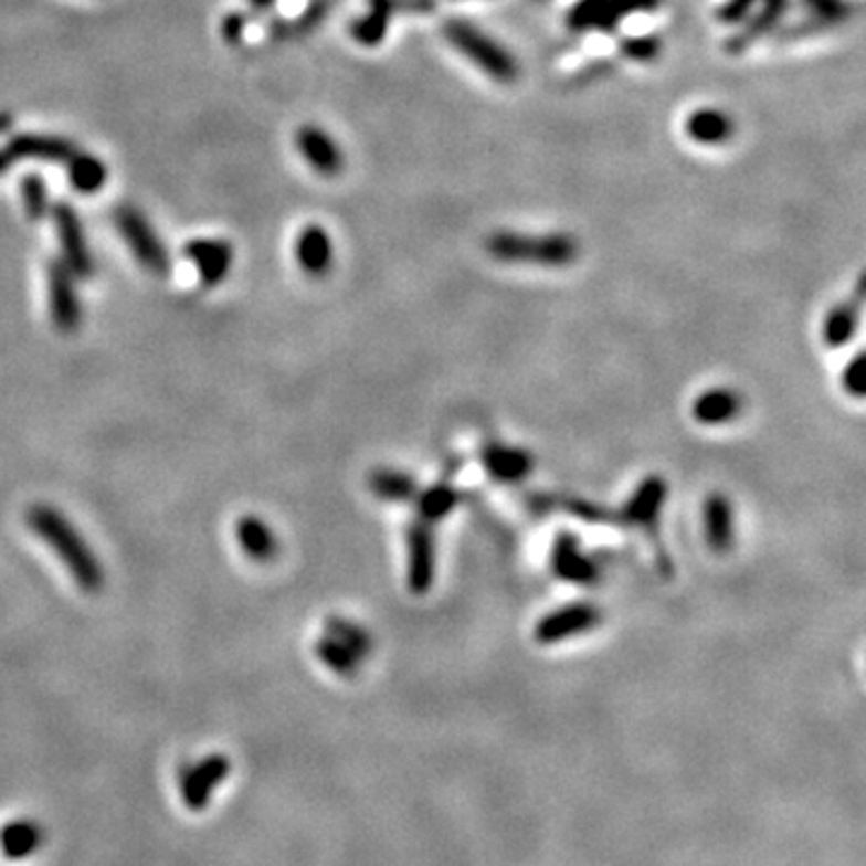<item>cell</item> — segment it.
<instances>
[{
  "label": "cell",
  "mask_w": 866,
  "mask_h": 866,
  "mask_svg": "<svg viewBox=\"0 0 866 866\" xmlns=\"http://www.w3.org/2000/svg\"><path fill=\"white\" fill-rule=\"evenodd\" d=\"M30 530L56 553L59 561L67 568L75 583L85 592H99L104 588V566L97 553L80 535L77 527L67 520L59 508L53 506H32L27 513Z\"/></svg>",
  "instance_id": "cell-1"
},
{
  "label": "cell",
  "mask_w": 866,
  "mask_h": 866,
  "mask_svg": "<svg viewBox=\"0 0 866 866\" xmlns=\"http://www.w3.org/2000/svg\"><path fill=\"white\" fill-rule=\"evenodd\" d=\"M486 251H489L492 258L500 263H527L547 267L571 265L578 258V243L568 234L525 236L498 232L486 241Z\"/></svg>",
  "instance_id": "cell-2"
},
{
  "label": "cell",
  "mask_w": 866,
  "mask_h": 866,
  "mask_svg": "<svg viewBox=\"0 0 866 866\" xmlns=\"http://www.w3.org/2000/svg\"><path fill=\"white\" fill-rule=\"evenodd\" d=\"M445 39L496 83L508 85L518 77V63L510 56V51L504 44L494 42L479 27L465 20H453L445 24Z\"/></svg>",
  "instance_id": "cell-3"
},
{
  "label": "cell",
  "mask_w": 866,
  "mask_h": 866,
  "mask_svg": "<svg viewBox=\"0 0 866 866\" xmlns=\"http://www.w3.org/2000/svg\"><path fill=\"white\" fill-rule=\"evenodd\" d=\"M114 224L118 229L120 239L126 241V246L135 255L147 273L155 277L169 275V253L165 243L157 236L152 224L147 222V216L133 205H118L114 208Z\"/></svg>",
  "instance_id": "cell-4"
},
{
  "label": "cell",
  "mask_w": 866,
  "mask_h": 866,
  "mask_svg": "<svg viewBox=\"0 0 866 866\" xmlns=\"http://www.w3.org/2000/svg\"><path fill=\"white\" fill-rule=\"evenodd\" d=\"M600 624H602L600 606H594L590 602H571L559 609H551L549 614L541 616L535 624L532 635L539 645H557L578 638V635L583 633H590Z\"/></svg>",
  "instance_id": "cell-5"
},
{
  "label": "cell",
  "mask_w": 866,
  "mask_h": 866,
  "mask_svg": "<svg viewBox=\"0 0 866 866\" xmlns=\"http://www.w3.org/2000/svg\"><path fill=\"white\" fill-rule=\"evenodd\" d=\"M51 214H53V224H56V234L61 241L63 263L77 279H89L94 275V261H92V253L87 246L83 222H80L75 208L71 205V202L61 200V202H56V205H53Z\"/></svg>",
  "instance_id": "cell-6"
},
{
  "label": "cell",
  "mask_w": 866,
  "mask_h": 866,
  "mask_svg": "<svg viewBox=\"0 0 866 866\" xmlns=\"http://www.w3.org/2000/svg\"><path fill=\"white\" fill-rule=\"evenodd\" d=\"M46 279L53 325H56V330L63 335L77 332L80 323H83V304H80V294L75 287L77 277L67 270L63 261H51Z\"/></svg>",
  "instance_id": "cell-7"
},
{
  "label": "cell",
  "mask_w": 866,
  "mask_h": 866,
  "mask_svg": "<svg viewBox=\"0 0 866 866\" xmlns=\"http://www.w3.org/2000/svg\"><path fill=\"white\" fill-rule=\"evenodd\" d=\"M436 580V535L433 525L414 520L408 527V588L426 594Z\"/></svg>",
  "instance_id": "cell-8"
},
{
  "label": "cell",
  "mask_w": 866,
  "mask_h": 866,
  "mask_svg": "<svg viewBox=\"0 0 866 866\" xmlns=\"http://www.w3.org/2000/svg\"><path fill=\"white\" fill-rule=\"evenodd\" d=\"M551 571L563 583L571 585H594L600 580V566L590 553L580 547V539L573 532H559L551 545Z\"/></svg>",
  "instance_id": "cell-9"
},
{
  "label": "cell",
  "mask_w": 866,
  "mask_h": 866,
  "mask_svg": "<svg viewBox=\"0 0 866 866\" xmlns=\"http://www.w3.org/2000/svg\"><path fill=\"white\" fill-rule=\"evenodd\" d=\"M232 763L222 753L205 756L202 761L188 765L181 773V796L191 811H202L212 800L214 790L226 780Z\"/></svg>",
  "instance_id": "cell-10"
},
{
  "label": "cell",
  "mask_w": 866,
  "mask_h": 866,
  "mask_svg": "<svg viewBox=\"0 0 866 866\" xmlns=\"http://www.w3.org/2000/svg\"><path fill=\"white\" fill-rule=\"evenodd\" d=\"M479 460L486 475L496 484H520L530 477L535 469V457L530 455V451L498 441L486 443L479 451Z\"/></svg>",
  "instance_id": "cell-11"
},
{
  "label": "cell",
  "mask_w": 866,
  "mask_h": 866,
  "mask_svg": "<svg viewBox=\"0 0 866 866\" xmlns=\"http://www.w3.org/2000/svg\"><path fill=\"white\" fill-rule=\"evenodd\" d=\"M667 500V482L659 475L645 477L621 508V520L626 525L643 527V530L653 532L659 522V513L665 508Z\"/></svg>",
  "instance_id": "cell-12"
},
{
  "label": "cell",
  "mask_w": 866,
  "mask_h": 866,
  "mask_svg": "<svg viewBox=\"0 0 866 866\" xmlns=\"http://www.w3.org/2000/svg\"><path fill=\"white\" fill-rule=\"evenodd\" d=\"M186 258L196 263L200 282L205 287H216L224 282L234 265V249L222 239H193L186 243Z\"/></svg>",
  "instance_id": "cell-13"
},
{
  "label": "cell",
  "mask_w": 866,
  "mask_h": 866,
  "mask_svg": "<svg viewBox=\"0 0 866 866\" xmlns=\"http://www.w3.org/2000/svg\"><path fill=\"white\" fill-rule=\"evenodd\" d=\"M6 150L12 155V159H32V161H49V165H59V161H67L75 152L77 147L61 138V135H44V133H18L10 135Z\"/></svg>",
  "instance_id": "cell-14"
},
{
  "label": "cell",
  "mask_w": 866,
  "mask_h": 866,
  "mask_svg": "<svg viewBox=\"0 0 866 866\" xmlns=\"http://www.w3.org/2000/svg\"><path fill=\"white\" fill-rule=\"evenodd\" d=\"M296 147L320 176H337L345 169L340 145L330 138V133H325L318 126L308 124L296 130Z\"/></svg>",
  "instance_id": "cell-15"
},
{
  "label": "cell",
  "mask_w": 866,
  "mask_h": 866,
  "mask_svg": "<svg viewBox=\"0 0 866 866\" xmlns=\"http://www.w3.org/2000/svg\"><path fill=\"white\" fill-rule=\"evenodd\" d=\"M703 532H706L708 545L715 551L725 553L735 547V506L725 494H708L706 504H703Z\"/></svg>",
  "instance_id": "cell-16"
},
{
  "label": "cell",
  "mask_w": 866,
  "mask_h": 866,
  "mask_svg": "<svg viewBox=\"0 0 866 866\" xmlns=\"http://www.w3.org/2000/svg\"><path fill=\"white\" fill-rule=\"evenodd\" d=\"M332 239L320 224H308L296 239V261L308 277H325L332 267Z\"/></svg>",
  "instance_id": "cell-17"
},
{
  "label": "cell",
  "mask_w": 866,
  "mask_h": 866,
  "mask_svg": "<svg viewBox=\"0 0 866 866\" xmlns=\"http://www.w3.org/2000/svg\"><path fill=\"white\" fill-rule=\"evenodd\" d=\"M655 0H585V3L575 6L571 12V24L575 30H588V27H598V30H609L624 18L626 12L650 8Z\"/></svg>",
  "instance_id": "cell-18"
},
{
  "label": "cell",
  "mask_w": 866,
  "mask_h": 866,
  "mask_svg": "<svg viewBox=\"0 0 866 866\" xmlns=\"http://www.w3.org/2000/svg\"><path fill=\"white\" fill-rule=\"evenodd\" d=\"M743 400L732 388H710L696 398L691 414L700 426H725L741 414Z\"/></svg>",
  "instance_id": "cell-19"
},
{
  "label": "cell",
  "mask_w": 866,
  "mask_h": 866,
  "mask_svg": "<svg viewBox=\"0 0 866 866\" xmlns=\"http://www.w3.org/2000/svg\"><path fill=\"white\" fill-rule=\"evenodd\" d=\"M684 133L698 145H722L735 135V120L722 108L700 106L686 116Z\"/></svg>",
  "instance_id": "cell-20"
},
{
  "label": "cell",
  "mask_w": 866,
  "mask_h": 866,
  "mask_svg": "<svg viewBox=\"0 0 866 866\" xmlns=\"http://www.w3.org/2000/svg\"><path fill=\"white\" fill-rule=\"evenodd\" d=\"M236 539L243 553L255 563L275 561L279 553V539L273 527L258 516H243L236 525Z\"/></svg>",
  "instance_id": "cell-21"
},
{
  "label": "cell",
  "mask_w": 866,
  "mask_h": 866,
  "mask_svg": "<svg viewBox=\"0 0 866 866\" xmlns=\"http://www.w3.org/2000/svg\"><path fill=\"white\" fill-rule=\"evenodd\" d=\"M44 845V828L30 819L8 821L0 828V852L8 859H27Z\"/></svg>",
  "instance_id": "cell-22"
},
{
  "label": "cell",
  "mask_w": 866,
  "mask_h": 866,
  "mask_svg": "<svg viewBox=\"0 0 866 866\" xmlns=\"http://www.w3.org/2000/svg\"><path fill=\"white\" fill-rule=\"evenodd\" d=\"M416 506V518L424 520L429 525H436L445 520L460 504V492L448 479H441L436 484H431L429 489H419L416 498L412 500Z\"/></svg>",
  "instance_id": "cell-23"
},
{
  "label": "cell",
  "mask_w": 866,
  "mask_h": 866,
  "mask_svg": "<svg viewBox=\"0 0 866 866\" xmlns=\"http://www.w3.org/2000/svg\"><path fill=\"white\" fill-rule=\"evenodd\" d=\"M369 489L376 498L386 500V504H412L419 494L416 479L402 469L381 467L373 469L369 477Z\"/></svg>",
  "instance_id": "cell-24"
},
{
  "label": "cell",
  "mask_w": 866,
  "mask_h": 866,
  "mask_svg": "<svg viewBox=\"0 0 866 866\" xmlns=\"http://www.w3.org/2000/svg\"><path fill=\"white\" fill-rule=\"evenodd\" d=\"M859 328V302L837 304L821 323V340L825 347L841 349L855 337Z\"/></svg>",
  "instance_id": "cell-25"
},
{
  "label": "cell",
  "mask_w": 866,
  "mask_h": 866,
  "mask_svg": "<svg viewBox=\"0 0 866 866\" xmlns=\"http://www.w3.org/2000/svg\"><path fill=\"white\" fill-rule=\"evenodd\" d=\"M65 165H67V181H71V186L75 188L77 193L94 196L106 186L108 171L99 157L77 150L71 159L65 161Z\"/></svg>",
  "instance_id": "cell-26"
},
{
  "label": "cell",
  "mask_w": 866,
  "mask_h": 866,
  "mask_svg": "<svg viewBox=\"0 0 866 866\" xmlns=\"http://www.w3.org/2000/svg\"><path fill=\"white\" fill-rule=\"evenodd\" d=\"M392 10H395V0H369L367 15L357 18L351 24V34L361 46H378L383 42Z\"/></svg>",
  "instance_id": "cell-27"
},
{
  "label": "cell",
  "mask_w": 866,
  "mask_h": 866,
  "mask_svg": "<svg viewBox=\"0 0 866 866\" xmlns=\"http://www.w3.org/2000/svg\"><path fill=\"white\" fill-rule=\"evenodd\" d=\"M316 655L330 672H335L337 676H347V679L355 676L361 665V657H357L347 645H342L328 633L316 643Z\"/></svg>",
  "instance_id": "cell-28"
},
{
  "label": "cell",
  "mask_w": 866,
  "mask_h": 866,
  "mask_svg": "<svg viewBox=\"0 0 866 866\" xmlns=\"http://www.w3.org/2000/svg\"><path fill=\"white\" fill-rule=\"evenodd\" d=\"M325 633L332 635V638L340 641L342 645H347L351 653L357 657H369L371 650H373V638L367 629H361L355 621H349L345 616H330L325 621Z\"/></svg>",
  "instance_id": "cell-29"
},
{
  "label": "cell",
  "mask_w": 866,
  "mask_h": 866,
  "mask_svg": "<svg viewBox=\"0 0 866 866\" xmlns=\"http://www.w3.org/2000/svg\"><path fill=\"white\" fill-rule=\"evenodd\" d=\"M20 193H22V208L27 216H30L32 222L46 220L51 205H49V188L42 176L27 173L20 181Z\"/></svg>",
  "instance_id": "cell-30"
},
{
  "label": "cell",
  "mask_w": 866,
  "mask_h": 866,
  "mask_svg": "<svg viewBox=\"0 0 866 866\" xmlns=\"http://www.w3.org/2000/svg\"><path fill=\"white\" fill-rule=\"evenodd\" d=\"M843 390L852 398H862L864 395V355H857L852 359L847 367L843 369Z\"/></svg>",
  "instance_id": "cell-31"
},
{
  "label": "cell",
  "mask_w": 866,
  "mask_h": 866,
  "mask_svg": "<svg viewBox=\"0 0 866 866\" xmlns=\"http://www.w3.org/2000/svg\"><path fill=\"white\" fill-rule=\"evenodd\" d=\"M246 24L249 18L243 15V12H229V15L222 20V36L226 44H241L243 34H246Z\"/></svg>",
  "instance_id": "cell-32"
},
{
  "label": "cell",
  "mask_w": 866,
  "mask_h": 866,
  "mask_svg": "<svg viewBox=\"0 0 866 866\" xmlns=\"http://www.w3.org/2000/svg\"><path fill=\"white\" fill-rule=\"evenodd\" d=\"M756 3L758 0H727V6L722 8L720 18H722V22H739Z\"/></svg>",
  "instance_id": "cell-33"
},
{
  "label": "cell",
  "mask_w": 866,
  "mask_h": 866,
  "mask_svg": "<svg viewBox=\"0 0 866 866\" xmlns=\"http://www.w3.org/2000/svg\"><path fill=\"white\" fill-rule=\"evenodd\" d=\"M629 56L635 61H643V59H653L655 51H657V39L647 36V39H638V42H633L629 49Z\"/></svg>",
  "instance_id": "cell-34"
},
{
  "label": "cell",
  "mask_w": 866,
  "mask_h": 866,
  "mask_svg": "<svg viewBox=\"0 0 866 866\" xmlns=\"http://www.w3.org/2000/svg\"><path fill=\"white\" fill-rule=\"evenodd\" d=\"M15 126V118H12L10 112H0V135H8Z\"/></svg>",
  "instance_id": "cell-35"
},
{
  "label": "cell",
  "mask_w": 866,
  "mask_h": 866,
  "mask_svg": "<svg viewBox=\"0 0 866 866\" xmlns=\"http://www.w3.org/2000/svg\"><path fill=\"white\" fill-rule=\"evenodd\" d=\"M12 165H15V159H12V155L8 150H0V176H6L12 169Z\"/></svg>",
  "instance_id": "cell-36"
},
{
  "label": "cell",
  "mask_w": 866,
  "mask_h": 866,
  "mask_svg": "<svg viewBox=\"0 0 866 866\" xmlns=\"http://www.w3.org/2000/svg\"><path fill=\"white\" fill-rule=\"evenodd\" d=\"M275 3H277V0H249V6H251L253 10H258V12L270 10Z\"/></svg>",
  "instance_id": "cell-37"
}]
</instances>
